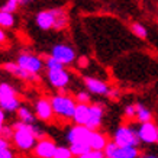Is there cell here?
<instances>
[{"label":"cell","instance_id":"277c9868","mask_svg":"<svg viewBox=\"0 0 158 158\" xmlns=\"http://www.w3.org/2000/svg\"><path fill=\"white\" fill-rule=\"evenodd\" d=\"M107 158H139L141 151L138 147H118L113 141H109L107 147L103 151Z\"/></svg>","mask_w":158,"mask_h":158},{"label":"cell","instance_id":"8fae6325","mask_svg":"<svg viewBox=\"0 0 158 158\" xmlns=\"http://www.w3.org/2000/svg\"><path fill=\"white\" fill-rule=\"evenodd\" d=\"M103 118H105V106L102 103H91L86 126L90 131H99L102 122H103Z\"/></svg>","mask_w":158,"mask_h":158},{"label":"cell","instance_id":"d6a6232c","mask_svg":"<svg viewBox=\"0 0 158 158\" xmlns=\"http://www.w3.org/2000/svg\"><path fill=\"white\" fill-rule=\"evenodd\" d=\"M6 112L2 107H0V134H2V131H3V126H5V118H6V115H5Z\"/></svg>","mask_w":158,"mask_h":158},{"label":"cell","instance_id":"9c48e42d","mask_svg":"<svg viewBox=\"0 0 158 158\" xmlns=\"http://www.w3.org/2000/svg\"><path fill=\"white\" fill-rule=\"evenodd\" d=\"M138 136L141 144L152 145L158 144V125L154 122H148V123H141L138 129Z\"/></svg>","mask_w":158,"mask_h":158},{"label":"cell","instance_id":"e575fe53","mask_svg":"<svg viewBox=\"0 0 158 158\" xmlns=\"http://www.w3.org/2000/svg\"><path fill=\"white\" fill-rule=\"evenodd\" d=\"M6 41H7V35H6L3 29L0 28V44H6Z\"/></svg>","mask_w":158,"mask_h":158},{"label":"cell","instance_id":"d590c367","mask_svg":"<svg viewBox=\"0 0 158 158\" xmlns=\"http://www.w3.org/2000/svg\"><path fill=\"white\" fill-rule=\"evenodd\" d=\"M34 0H19V5L20 6H26V5H29V3H32Z\"/></svg>","mask_w":158,"mask_h":158},{"label":"cell","instance_id":"2e32d148","mask_svg":"<svg viewBox=\"0 0 158 158\" xmlns=\"http://www.w3.org/2000/svg\"><path fill=\"white\" fill-rule=\"evenodd\" d=\"M109 144V139L100 131H91L90 135V148L93 151H105V148Z\"/></svg>","mask_w":158,"mask_h":158},{"label":"cell","instance_id":"f35d334b","mask_svg":"<svg viewBox=\"0 0 158 158\" xmlns=\"http://www.w3.org/2000/svg\"><path fill=\"white\" fill-rule=\"evenodd\" d=\"M103 158H107V157H103Z\"/></svg>","mask_w":158,"mask_h":158},{"label":"cell","instance_id":"52a82bcc","mask_svg":"<svg viewBox=\"0 0 158 158\" xmlns=\"http://www.w3.org/2000/svg\"><path fill=\"white\" fill-rule=\"evenodd\" d=\"M91 131L84 125H74L67 132V141L70 145L73 144H87L90 145Z\"/></svg>","mask_w":158,"mask_h":158},{"label":"cell","instance_id":"d4e9b609","mask_svg":"<svg viewBox=\"0 0 158 158\" xmlns=\"http://www.w3.org/2000/svg\"><path fill=\"white\" fill-rule=\"evenodd\" d=\"M54 158H76V157L73 155L70 147H58Z\"/></svg>","mask_w":158,"mask_h":158},{"label":"cell","instance_id":"d6986e66","mask_svg":"<svg viewBox=\"0 0 158 158\" xmlns=\"http://www.w3.org/2000/svg\"><path fill=\"white\" fill-rule=\"evenodd\" d=\"M16 113H18V120L23 122V123H28V125H35V122L38 119L36 115H35V112H32L26 106H20Z\"/></svg>","mask_w":158,"mask_h":158},{"label":"cell","instance_id":"7402d4cb","mask_svg":"<svg viewBox=\"0 0 158 158\" xmlns=\"http://www.w3.org/2000/svg\"><path fill=\"white\" fill-rule=\"evenodd\" d=\"M131 31L139 39H147V36H148V29L145 28L142 23H139V22H134L131 25Z\"/></svg>","mask_w":158,"mask_h":158},{"label":"cell","instance_id":"8992f818","mask_svg":"<svg viewBox=\"0 0 158 158\" xmlns=\"http://www.w3.org/2000/svg\"><path fill=\"white\" fill-rule=\"evenodd\" d=\"M49 55L54 57L57 61H60L62 65H71L77 58V54L74 51V48H71L67 44H57V45H54Z\"/></svg>","mask_w":158,"mask_h":158},{"label":"cell","instance_id":"44dd1931","mask_svg":"<svg viewBox=\"0 0 158 158\" xmlns=\"http://www.w3.org/2000/svg\"><path fill=\"white\" fill-rule=\"evenodd\" d=\"M15 15L10 12H5V10H0V28L2 29H9L15 26Z\"/></svg>","mask_w":158,"mask_h":158},{"label":"cell","instance_id":"7c38bea8","mask_svg":"<svg viewBox=\"0 0 158 158\" xmlns=\"http://www.w3.org/2000/svg\"><path fill=\"white\" fill-rule=\"evenodd\" d=\"M58 145H55L52 139L42 138L39 139L34 148V155L36 158H54Z\"/></svg>","mask_w":158,"mask_h":158},{"label":"cell","instance_id":"7a4b0ae2","mask_svg":"<svg viewBox=\"0 0 158 158\" xmlns=\"http://www.w3.org/2000/svg\"><path fill=\"white\" fill-rule=\"evenodd\" d=\"M20 106L16 89L9 83H0V107L7 113H13L19 110Z\"/></svg>","mask_w":158,"mask_h":158},{"label":"cell","instance_id":"74e56055","mask_svg":"<svg viewBox=\"0 0 158 158\" xmlns=\"http://www.w3.org/2000/svg\"><path fill=\"white\" fill-rule=\"evenodd\" d=\"M142 158H158L157 155H154V154H147V155H144Z\"/></svg>","mask_w":158,"mask_h":158},{"label":"cell","instance_id":"cb8c5ba5","mask_svg":"<svg viewBox=\"0 0 158 158\" xmlns=\"http://www.w3.org/2000/svg\"><path fill=\"white\" fill-rule=\"evenodd\" d=\"M45 67H47V70H61V68H65V65H62L61 62L57 61L54 57L48 55L45 58Z\"/></svg>","mask_w":158,"mask_h":158},{"label":"cell","instance_id":"30bf717a","mask_svg":"<svg viewBox=\"0 0 158 158\" xmlns=\"http://www.w3.org/2000/svg\"><path fill=\"white\" fill-rule=\"evenodd\" d=\"M47 78H48L49 84L54 89L64 90L68 86L70 80H71V74L65 68H61V70H48L47 71Z\"/></svg>","mask_w":158,"mask_h":158},{"label":"cell","instance_id":"f1b7e54d","mask_svg":"<svg viewBox=\"0 0 158 158\" xmlns=\"http://www.w3.org/2000/svg\"><path fill=\"white\" fill-rule=\"evenodd\" d=\"M2 136L6 139V141H13V136H15V128L13 126H7V125H5L3 126V131H2Z\"/></svg>","mask_w":158,"mask_h":158},{"label":"cell","instance_id":"3957f363","mask_svg":"<svg viewBox=\"0 0 158 158\" xmlns=\"http://www.w3.org/2000/svg\"><path fill=\"white\" fill-rule=\"evenodd\" d=\"M112 141L118 147H139V144H141L138 131L129 125H122L119 128H116Z\"/></svg>","mask_w":158,"mask_h":158},{"label":"cell","instance_id":"5b68a950","mask_svg":"<svg viewBox=\"0 0 158 158\" xmlns=\"http://www.w3.org/2000/svg\"><path fill=\"white\" fill-rule=\"evenodd\" d=\"M16 62H18L23 70H26L28 73L34 74V76H38L44 68L42 60H41L38 55H34V54H29V52L19 54V57L16 58Z\"/></svg>","mask_w":158,"mask_h":158},{"label":"cell","instance_id":"4316f807","mask_svg":"<svg viewBox=\"0 0 158 158\" xmlns=\"http://www.w3.org/2000/svg\"><path fill=\"white\" fill-rule=\"evenodd\" d=\"M123 116L128 120H135L136 119V105H126L125 106Z\"/></svg>","mask_w":158,"mask_h":158},{"label":"cell","instance_id":"8d00e7d4","mask_svg":"<svg viewBox=\"0 0 158 158\" xmlns=\"http://www.w3.org/2000/svg\"><path fill=\"white\" fill-rule=\"evenodd\" d=\"M78 61H80V64H81V67H86L87 65V58H80V60H78Z\"/></svg>","mask_w":158,"mask_h":158},{"label":"cell","instance_id":"6da1fadb","mask_svg":"<svg viewBox=\"0 0 158 158\" xmlns=\"http://www.w3.org/2000/svg\"><path fill=\"white\" fill-rule=\"evenodd\" d=\"M51 103H52L55 118H60L62 120H70L74 118L77 109L76 97L70 96L67 93H58L51 97Z\"/></svg>","mask_w":158,"mask_h":158},{"label":"cell","instance_id":"4dcf8cb0","mask_svg":"<svg viewBox=\"0 0 158 158\" xmlns=\"http://www.w3.org/2000/svg\"><path fill=\"white\" fill-rule=\"evenodd\" d=\"M0 158H15V152L12 148H6L0 151Z\"/></svg>","mask_w":158,"mask_h":158},{"label":"cell","instance_id":"9a60e30c","mask_svg":"<svg viewBox=\"0 0 158 158\" xmlns=\"http://www.w3.org/2000/svg\"><path fill=\"white\" fill-rule=\"evenodd\" d=\"M3 68H5L9 74H12V76L16 77V78L23 80V81L32 83V81H36V80H38V76H34V74L28 73L26 70H23L18 62H6V64H3Z\"/></svg>","mask_w":158,"mask_h":158},{"label":"cell","instance_id":"836d02e7","mask_svg":"<svg viewBox=\"0 0 158 158\" xmlns=\"http://www.w3.org/2000/svg\"><path fill=\"white\" fill-rule=\"evenodd\" d=\"M6 148H10V147H9V141H6V139L0 135V151H3V149H6Z\"/></svg>","mask_w":158,"mask_h":158},{"label":"cell","instance_id":"1f68e13d","mask_svg":"<svg viewBox=\"0 0 158 158\" xmlns=\"http://www.w3.org/2000/svg\"><path fill=\"white\" fill-rule=\"evenodd\" d=\"M107 97H109V99H113V100H118V99L120 97L119 89H110V91H109V94H107Z\"/></svg>","mask_w":158,"mask_h":158},{"label":"cell","instance_id":"ffe728a7","mask_svg":"<svg viewBox=\"0 0 158 158\" xmlns=\"http://www.w3.org/2000/svg\"><path fill=\"white\" fill-rule=\"evenodd\" d=\"M55 15H57V20L54 25V31H62L67 28L68 25V15L67 12L61 7H55Z\"/></svg>","mask_w":158,"mask_h":158},{"label":"cell","instance_id":"f546056e","mask_svg":"<svg viewBox=\"0 0 158 158\" xmlns=\"http://www.w3.org/2000/svg\"><path fill=\"white\" fill-rule=\"evenodd\" d=\"M103 157H105V154L102 152V151H93L91 149L90 152L84 154V155H81V157H78V158H103Z\"/></svg>","mask_w":158,"mask_h":158},{"label":"cell","instance_id":"5bb4252c","mask_svg":"<svg viewBox=\"0 0 158 158\" xmlns=\"http://www.w3.org/2000/svg\"><path fill=\"white\" fill-rule=\"evenodd\" d=\"M84 86L90 94H96V96H107L112 89L103 80H99L94 77H84Z\"/></svg>","mask_w":158,"mask_h":158},{"label":"cell","instance_id":"83f0119b","mask_svg":"<svg viewBox=\"0 0 158 158\" xmlns=\"http://www.w3.org/2000/svg\"><path fill=\"white\" fill-rule=\"evenodd\" d=\"M18 7H19V0H6V3L0 7V10H5V12L13 13Z\"/></svg>","mask_w":158,"mask_h":158},{"label":"cell","instance_id":"603a6c76","mask_svg":"<svg viewBox=\"0 0 158 158\" xmlns=\"http://www.w3.org/2000/svg\"><path fill=\"white\" fill-rule=\"evenodd\" d=\"M70 149H71L73 155L76 158L81 157V155H84V154L91 151L90 145H87V144H73V145H70Z\"/></svg>","mask_w":158,"mask_h":158},{"label":"cell","instance_id":"484cf974","mask_svg":"<svg viewBox=\"0 0 158 158\" xmlns=\"http://www.w3.org/2000/svg\"><path fill=\"white\" fill-rule=\"evenodd\" d=\"M76 100L77 103H81V105H90V93L87 90H81V91H77L76 93Z\"/></svg>","mask_w":158,"mask_h":158},{"label":"cell","instance_id":"ac0fdd59","mask_svg":"<svg viewBox=\"0 0 158 158\" xmlns=\"http://www.w3.org/2000/svg\"><path fill=\"white\" fill-rule=\"evenodd\" d=\"M136 105V119L139 123H148L152 122V112L149 107H147L142 103H135Z\"/></svg>","mask_w":158,"mask_h":158},{"label":"cell","instance_id":"4fadbf2b","mask_svg":"<svg viewBox=\"0 0 158 158\" xmlns=\"http://www.w3.org/2000/svg\"><path fill=\"white\" fill-rule=\"evenodd\" d=\"M57 20V15H55V9H48V10H41L35 16V23L41 31H49L54 29Z\"/></svg>","mask_w":158,"mask_h":158},{"label":"cell","instance_id":"e0dca14e","mask_svg":"<svg viewBox=\"0 0 158 158\" xmlns=\"http://www.w3.org/2000/svg\"><path fill=\"white\" fill-rule=\"evenodd\" d=\"M89 112H90V105H81L77 103V109L73 118V122L76 125H84L86 126L87 120H89Z\"/></svg>","mask_w":158,"mask_h":158},{"label":"cell","instance_id":"ba28073f","mask_svg":"<svg viewBox=\"0 0 158 158\" xmlns=\"http://www.w3.org/2000/svg\"><path fill=\"white\" fill-rule=\"evenodd\" d=\"M34 112L36 118L42 122H52L54 118H55L52 103H51V99H48V97H39L38 100L35 102Z\"/></svg>","mask_w":158,"mask_h":158}]
</instances>
